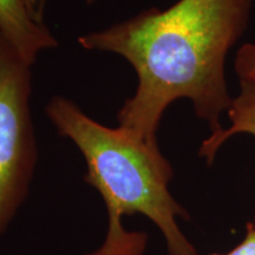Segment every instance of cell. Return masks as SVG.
Masks as SVG:
<instances>
[{
  "mask_svg": "<svg viewBox=\"0 0 255 255\" xmlns=\"http://www.w3.org/2000/svg\"><path fill=\"white\" fill-rule=\"evenodd\" d=\"M253 55H254V57H255V45L253 46Z\"/></svg>",
  "mask_w": 255,
  "mask_h": 255,
  "instance_id": "cell-9",
  "label": "cell"
},
{
  "mask_svg": "<svg viewBox=\"0 0 255 255\" xmlns=\"http://www.w3.org/2000/svg\"><path fill=\"white\" fill-rule=\"evenodd\" d=\"M240 92L232 102L227 111L232 126L218 132L210 133L200 146L199 156L212 165L223 143L238 133H248L255 137V77H239Z\"/></svg>",
  "mask_w": 255,
  "mask_h": 255,
  "instance_id": "cell-5",
  "label": "cell"
},
{
  "mask_svg": "<svg viewBox=\"0 0 255 255\" xmlns=\"http://www.w3.org/2000/svg\"><path fill=\"white\" fill-rule=\"evenodd\" d=\"M23 2L28 14L34 21L39 24H45L44 23V17H45L47 0H23Z\"/></svg>",
  "mask_w": 255,
  "mask_h": 255,
  "instance_id": "cell-7",
  "label": "cell"
},
{
  "mask_svg": "<svg viewBox=\"0 0 255 255\" xmlns=\"http://www.w3.org/2000/svg\"><path fill=\"white\" fill-rule=\"evenodd\" d=\"M85 2H87L88 5H91V4H94V2H96L97 1V0H84Z\"/></svg>",
  "mask_w": 255,
  "mask_h": 255,
  "instance_id": "cell-8",
  "label": "cell"
},
{
  "mask_svg": "<svg viewBox=\"0 0 255 255\" xmlns=\"http://www.w3.org/2000/svg\"><path fill=\"white\" fill-rule=\"evenodd\" d=\"M210 255H255V219L246 225V233L235 247L225 253H212Z\"/></svg>",
  "mask_w": 255,
  "mask_h": 255,
  "instance_id": "cell-6",
  "label": "cell"
},
{
  "mask_svg": "<svg viewBox=\"0 0 255 255\" xmlns=\"http://www.w3.org/2000/svg\"><path fill=\"white\" fill-rule=\"evenodd\" d=\"M0 33L31 66L41 51L58 45L46 25L31 18L23 0H0Z\"/></svg>",
  "mask_w": 255,
  "mask_h": 255,
  "instance_id": "cell-4",
  "label": "cell"
},
{
  "mask_svg": "<svg viewBox=\"0 0 255 255\" xmlns=\"http://www.w3.org/2000/svg\"><path fill=\"white\" fill-rule=\"evenodd\" d=\"M253 0H178L161 11L132 18L77 39L83 49L123 57L137 75V88L117 113L119 128L139 141L158 145L157 131L173 102L188 98L212 133L233 98L225 63L246 30Z\"/></svg>",
  "mask_w": 255,
  "mask_h": 255,
  "instance_id": "cell-1",
  "label": "cell"
},
{
  "mask_svg": "<svg viewBox=\"0 0 255 255\" xmlns=\"http://www.w3.org/2000/svg\"><path fill=\"white\" fill-rule=\"evenodd\" d=\"M45 113L59 135L81 151L88 168L84 181L101 194L107 207V237L90 255H143L145 233L123 227L124 216L135 214L155 223L168 255H199L178 226V220H188L189 214L169 190L174 171L159 145L98 123L64 96H53Z\"/></svg>",
  "mask_w": 255,
  "mask_h": 255,
  "instance_id": "cell-2",
  "label": "cell"
},
{
  "mask_svg": "<svg viewBox=\"0 0 255 255\" xmlns=\"http://www.w3.org/2000/svg\"><path fill=\"white\" fill-rule=\"evenodd\" d=\"M31 68L0 33V239L26 200L38 161Z\"/></svg>",
  "mask_w": 255,
  "mask_h": 255,
  "instance_id": "cell-3",
  "label": "cell"
}]
</instances>
